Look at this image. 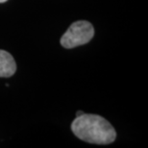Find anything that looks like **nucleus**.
<instances>
[{"label": "nucleus", "mask_w": 148, "mask_h": 148, "mask_svg": "<svg viewBox=\"0 0 148 148\" xmlns=\"http://www.w3.org/2000/svg\"><path fill=\"white\" fill-rule=\"evenodd\" d=\"M74 135L80 140L95 144H109L116 138L114 127L105 118L84 114L76 116L71 124Z\"/></svg>", "instance_id": "nucleus-1"}, {"label": "nucleus", "mask_w": 148, "mask_h": 148, "mask_svg": "<svg viewBox=\"0 0 148 148\" xmlns=\"http://www.w3.org/2000/svg\"><path fill=\"white\" fill-rule=\"evenodd\" d=\"M94 35L93 26L86 20L76 21L70 25L61 38L64 48H74L88 42Z\"/></svg>", "instance_id": "nucleus-2"}, {"label": "nucleus", "mask_w": 148, "mask_h": 148, "mask_svg": "<svg viewBox=\"0 0 148 148\" xmlns=\"http://www.w3.org/2000/svg\"><path fill=\"white\" fill-rule=\"evenodd\" d=\"M16 70L13 56L4 50H0V77H10Z\"/></svg>", "instance_id": "nucleus-3"}, {"label": "nucleus", "mask_w": 148, "mask_h": 148, "mask_svg": "<svg viewBox=\"0 0 148 148\" xmlns=\"http://www.w3.org/2000/svg\"><path fill=\"white\" fill-rule=\"evenodd\" d=\"M85 114V112L79 111V112H77V115H76V116H80V115H82V114Z\"/></svg>", "instance_id": "nucleus-4"}, {"label": "nucleus", "mask_w": 148, "mask_h": 148, "mask_svg": "<svg viewBox=\"0 0 148 148\" xmlns=\"http://www.w3.org/2000/svg\"><path fill=\"white\" fill-rule=\"evenodd\" d=\"M7 0H0V3H3V2H6Z\"/></svg>", "instance_id": "nucleus-5"}]
</instances>
